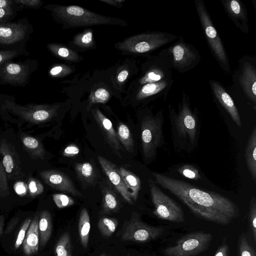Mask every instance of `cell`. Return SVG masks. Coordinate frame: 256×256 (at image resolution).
<instances>
[{
	"label": "cell",
	"mask_w": 256,
	"mask_h": 256,
	"mask_svg": "<svg viewBox=\"0 0 256 256\" xmlns=\"http://www.w3.org/2000/svg\"><path fill=\"white\" fill-rule=\"evenodd\" d=\"M155 184L176 196L196 216L226 226L240 214L236 203L218 193L206 191L185 181L153 172Z\"/></svg>",
	"instance_id": "1"
},
{
	"label": "cell",
	"mask_w": 256,
	"mask_h": 256,
	"mask_svg": "<svg viewBox=\"0 0 256 256\" xmlns=\"http://www.w3.org/2000/svg\"><path fill=\"white\" fill-rule=\"evenodd\" d=\"M169 120L172 144L175 150L190 153L198 143L200 124L196 110L192 111L189 101L183 93L182 100L176 112L168 106Z\"/></svg>",
	"instance_id": "2"
},
{
	"label": "cell",
	"mask_w": 256,
	"mask_h": 256,
	"mask_svg": "<svg viewBox=\"0 0 256 256\" xmlns=\"http://www.w3.org/2000/svg\"><path fill=\"white\" fill-rule=\"evenodd\" d=\"M48 6L56 18L66 26L76 28L98 24H126V22L120 19L102 16L79 6L54 5Z\"/></svg>",
	"instance_id": "3"
},
{
	"label": "cell",
	"mask_w": 256,
	"mask_h": 256,
	"mask_svg": "<svg viewBox=\"0 0 256 256\" xmlns=\"http://www.w3.org/2000/svg\"><path fill=\"white\" fill-rule=\"evenodd\" d=\"M164 117L162 111L156 116H145L140 124L142 150L144 161L152 162L157 155L158 148L164 144L163 131Z\"/></svg>",
	"instance_id": "4"
},
{
	"label": "cell",
	"mask_w": 256,
	"mask_h": 256,
	"mask_svg": "<svg viewBox=\"0 0 256 256\" xmlns=\"http://www.w3.org/2000/svg\"><path fill=\"white\" fill-rule=\"evenodd\" d=\"M1 108L24 122L35 124L48 122L56 114L55 107L34 104L22 106L8 98L4 100Z\"/></svg>",
	"instance_id": "5"
},
{
	"label": "cell",
	"mask_w": 256,
	"mask_h": 256,
	"mask_svg": "<svg viewBox=\"0 0 256 256\" xmlns=\"http://www.w3.org/2000/svg\"><path fill=\"white\" fill-rule=\"evenodd\" d=\"M176 38L162 32H152L132 36L116 44L118 49L129 52L144 53L156 50Z\"/></svg>",
	"instance_id": "6"
},
{
	"label": "cell",
	"mask_w": 256,
	"mask_h": 256,
	"mask_svg": "<svg viewBox=\"0 0 256 256\" xmlns=\"http://www.w3.org/2000/svg\"><path fill=\"white\" fill-rule=\"evenodd\" d=\"M148 182L151 199L154 207L153 214L165 220L178 223L184 222V214L181 206L161 190L154 180H150Z\"/></svg>",
	"instance_id": "7"
},
{
	"label": "cell",
	"mask_w": 256,
	"mask_h": 256,
	"mask_svg": "<svg viewBox=\"0 0 256 256\" xmlns=\"http://www.w3.org/2000/svg\"><path fill=\"white\" fill-rule=\"evenodd\" d=\"M212 236L204 232L186 234L176 242L173 246L164 250L166 256H194L205 251L209 247Z\"/></svg>",
	"instance_id": "8"
},
{
	"label": "cell",
	"mask_w": 256,
	"mask_h": 256,
	"mask_svg": "<svg viewBox=\"0 0 256 256\" xmlns=\"http://www.w3.org/2000/svg\"><path fill=\"white\" fill-rule=\"evenodd\" d=\"M164 231L163 228L152 226L144 222L140 216L133 212L130 219L124 222L120 237L122 241L142 243L156 240Z\"/></svg>",
	"instance_id": "9"
},
{
	"label": "cell",
	"mask_w": 256,
	"mask_h": 256,
	"mask_svg": "<svg viewBox=\"0 0 256 256\" xmlns=\"http://www.w3.org/2000/svg\"><path fill=\"white\" fill-rule=\"evenodd\" d=\"M194 2L200 20L209 46L220 64L225 70L228 71L229 64L224 48L206 10L204 2L201 0H195Z\"/></svg>",
	"instance_id": "10"
},
{
	"label": "cell",
	"mask_w": 256,
	"mask_h": 256,
	"mask_svg": "<svg viewBox=\"0 0 256 256\" xmlns=\"http://www.w3.org/2000/svg\"><path fill=\"white\" fill-rule=\"evenodd\" d=\"M170 65L179 72H185L194 67L200 60L198 52L192 46L178 42L168 48Z\"/></svg>",
	"instance_id": "11"
},
{
	"label": "cell",
	"mask_w": 256,
	"mask_h": 256,
	"mask_svg": "<svg viewBox=\"0 0 256 256\" xmlns=\"http://www.w3.org/2000/svg\"><path fill=\"white\" fill-rule=\"evenodd\" d=\"M29 63L8 62L0 66V82L14 86H24L32 72Z\"/></svg>",
	"instance_id": "12"
},
{
	"label": "cell",
	"mask_w": 256,
	"mask_h": 256,
	"mask_svg": "<svg viewBox=\"0 0 256 256\" xmlns=\"http://www.w3.org/2000/svg\"><path fill=\"white\" fill-rule=\"evenodd\" d=\"M98 161L104 172L124 199L132 204L130 192L125 186L120 172V168L106 158L98 156Z\"/></svg>",
	"instance_id": "13"
},
{
	"label": "cell",
	"mask_w": 256,
	"mask_h": 256,
	"mask_svg": "<svg viewBox=\"0 0 256 256\" xmlns=\"http://www.w3.org/2000/svg\"><path fill=\"white\" fill-rule=\"evenodd\" d=\"M44 182L58 190L67 192L76 196H82L71 180L64 174L56 170H46L40 172Z\"/></svg>",
	"instance_id": "14"
},
{
	"label": "cell",
	"mask_w": 256,
	"mask_h": 256,
	"mask_svg": "<svg viewBox=\"0 0 256 256\" xmlns=\"http://www.w3.org/2000/svg\"><path fill=\"white\" fill-rule=\"evenodd\" d=\"M0 154L2 164L8 177L10 179L17 178L22 174L20 162L14 148L5 140L0 144Z\"/></svg>",
	"instance_id": "15"
},
{
	"label": "cell",
	"mask_w": 256,
	"mask_h": 256,
	"mask_svg": "<svg viewBox=\"0 0 256 256\" xmlns=\"http://www.w3.org/2000/svg\"><path fill=\"white\" fill-rule=\"evenodd\" d=\"M28 26L20 22L0 23V45L16 44L28 35Z\"/></svg>",
	"instance_id": "16"
},
{
	"label": "cell",
	"mask_w": 256,
	"mask_h": 256,
	"mask_svg": "<svg viewBox=\"0 0 256 256\" xmlns=\"http://www.w3.org/2000/svg\"><path fill=\"white\" fill-rule=\"evenodd\" d=\"M210 82L213 92L218 102L226 110L234 123L238 126H242L240 115L230 96L218 82L210 80Z\"/></svg>",
	"instance_id": "17"
},
{
	"label": "cell",
	"mask_w": 256,
	"mask_h": 256,
	"mask_svg": "<svg viewBox=\"0 0 256 256\" xmlns=\"http://www.w3.org/2000/svg\"><path fill=\"white\" fill-rule=\"evenodd\" d=\"M94 116L106 142L114 153L121 158L120 142L111 121L98 110L96 111Z\"/></svg>",
	"instance_id": "18"
},
{
	"label": "cell",
	"mask_w": 256,
	"mask_h": 256,
	"mask_svg": "<svg viewBox=\"0 0 256 256\" xmlns=\"http://www.w3.org/2000/svg\"><path fill=\"white\" fill-rule=\"evenodd\" d=\"M222 2L228 16L236 25L243 32L248 33V16L244 6L236 0H226Z\"/></svg>",
	"instance_id": "19"
},
{
	"label": "cell",
	"mask_w": 256,
	"mask_h": 256,
	"mask_svg": "<svg viewBox=\"0 0 256 256\" xmlns=\"http://www.w3.org/2000/svg\"><path fill=\"white\" fill-rule=\"evenodd\" d=\"M240 82L248 98L256 104V70L251 64L246 63L240 76Z\"/></svg>",
	"instance_id": "20"
},
{
	"label": "cell",
	"mask_w": 256,
	"mask_h": 256,
	"mask_svg": "<svg viewBox=\"0 0 256 256\" xmlns=\"http://www.w3.org/2000/svg\"><path fill=\"white\" fill-rule=\"evenodd\" d=\"M38 216H36L30 224L22 242L23 251L28 256L36 253L38 250Z\"/></svg>",
	"instance_id": "21"
},
{
	"label": "cell",
	"mask_w": 256,
	"mask_h": 256,
	"mask_svg": "<svg viewBox=\"0 0 256 256\" xmlns=\"http://www.w3.org/2000/svg\"><path fill=\"white\" fill-rule=\"evenodd\" d=\"M244 156L252 179L256 180V126H254L247 141Z\"/></svg>",
	"instance_id": "22"
},
{
	"label": "cell",
	"mask_w": 256,
	"mask_h": 256,
	"mask_svg": "<svg viewBox=\"0 0 256 256\" xmlns=\"http://www.w3.org/2000/svg\"><path fill=\"white\" fill-rule=\"evenodd\" d=\"M172 82V78H166L156 82L146 84L140 89L137 98L140 100L161 93L164 94L168 91Z\"/></svg>",
	"instance_id": "23"
},
{
	"label": "cell",
	"mask_w": 256,
	"mask_h": 256,
	"mask_svg": "<svg viewBox=\"0 0 256 256\" xmlns=\"http://www.w3.org/2000/svg\"><path fill=\"white\" fill-rule=\"evenodd\" d=\"M40 244L43 248L50 240L52 233V220L50 213L46 210L41 212L38 222Z\"/></svg>",
	"instance_id": "24"
},
{
	"label": "cell",
	"mask_w": 256,
	"mask_h": 256,
	"mask_svg": "<svg viewBox=\"0 0 256 256\" xmlns=\"http://www.w3.org/2000/svg\"><path fill=\"white\" fill-rule=\"evenodd\" d=\"M120 172L125 186L130 192L132 200L136 202L140 188V180L139 177L122 167L120 168Z\"/></svg>",
	"instance_id": "25"
},
{
	"label": "cell",
	"mask_w": 256,
	"mask_h": 256,
	"mask_svg": "<svg viewBox=\"0 0 256 256\" xmlns=\"http://www.w3.org/2000/svg\"><path fill=\"white\" fill-rule=\"evenodd\" d=\"M21 140L24 149L32 158H44L45 151L38 140L26 135H22Z\"/></svg>",
	"instance_id": "26"
},
{
	"label": "cell",
	"mask_w": 256,
	"mask_h": 256,
	"mask_svg": "<svg viewBox=\"0 0 256 256\" xmlns=\"http://www.w3.org/2000/svg\"><path fill=\"white\" fill-rule=\"evenodd\" d=\"M120 210V202L116 194L109 188L102 190L101 212L104 214H111Z\"/></svg>",
	"instance_id": "27"
},
{
	"label": "cell",
	"mask_w": 256,
	"mask_h": 256,
	"mask_svg": "<svg viewBox=\"0 0 256 256\" xmlns=\"http://www.w3.org/2000/svg\"><path fill=\"white\" fill-rule=\"evenodd\" d=\"M78 229L80 243L83 248L86 249L88 246L90 222L88 212L86 208H82L81 210L78 220Z\"/></svg>",
	"instance_id": "28"
},
{
	"label": "cell",
	"mask_w": 256,
	"mask_h": 256,
	"mask_svg": "<svg viewBox=\"0 0 256 256\" xmlns=\"http://www.w3.org/2000/svg\"><path fill=\"white\" fill-rule=\"evenodd\" d=\"M118 225V220L114 218L101 217L98 222V228L102 236L108 238L116 231Z\"/></svg>",
	"instance_id": "29"
},
{
	"label": "cell",
	"mask_w": 256,
	"mask_h": 256,
	"mask_svg": "<svg viewBox=\"0 0 256 256\" xmlns=\"http://www.w3.org/2000/svg\"><path fill=\"white\" fill-rule=\"evenodd\" d=\"M117 137L125 150L128 152L134 150V140L130 129L125 124L120 122L117 128Z\"/></svg>",
	"instance_id": "30"
},
{
	"label": "cell",
	"mask_w": 256,
	"mask_h": 256,
	"mask_svg": "<svg viewBox=\"0 0 256 256\" xmlns=\"http://www.w3.org/2000/svg\"><path fill=\"white\" fill-rule=\"evenodd\" d=\"M56 256H72V244L70 236L65 232L59 238L54 247Z\"/></svg>",
	"instance_id": "31"
},
{
	"label": "cell",
	"mask_w": 256,
	"mask_h": 256,
	"mask_svg": "<svg viewBox=\"0 0 256 256\" xmlns=\"http://www.w3.org/2000/svg\"><path fill=\"white\" fill-rule=\"evenodd\" d=\"M75 168L77 175L81 180L90 182L94 179V170L90 162L77 163Z\"/></svg>",
	"instance_id": "32"
},
{
	"label": "cell",
	"mask_w": 256,
	"mask_h": 256,
	"mask_svg": "<svg viewBox=\"0 0 256 256\" xmlns=\"http://www.w3.org/2000/svg\"><path fill=\"white\" fill-rule=\"evenodd\" d=\"M48 48L55 54L70 60H78V55L66 48L54 44H49Z\"/></svg>",
	"instance_id": "33"
},
{
	"label": "cell",
	"mask_w": 256,
	"mask_h": 256,
	"mask_svg": "<svg viewBox=\"0 0 256 256\" xmlns=\"http://www.w3.org/2000/svg\"><path fill=\"white\" fill-rule=\"evenodd\" d=\"M178 172L187 178L197 180L202 178L198 170L194 166L186 164L178 168Z\"/></svg>",
	"instance_id": "34"
},
{
	"label": "cell",
	"mask_w": 256,
	"mask_h": 256,
	"mask_svg": "<svg viewBox=\"0 0 256 256\" xmlns=\"http://www.w3.org/2000/svg\"><path fill=\"white\" fill-rule=\"evenodd\" d=\"M238 246L240 256H256L254 249L244 236H240Z\"/></svg>",
	"instance_id": "35"
},
{
	"label": "cell",
	"mask_w": 256,
	"mask_h": 256,
	"mask_svg": "<svg viewBox=\"0 0 256 256\" xmlns=\"http://www.w3.org/2000/svg\"><path fill=\"white\" fill-rule=\"evenodd\" d=\"M52 198L56 206L59 208L70 206L74 204V200L72 198L64 194H54Z\"/></svg>",
	"instance_id": "36"
},
{
	"label": "cell",
	"mask_w": 256,
	"mask_h": 256,
	"mask_svg": "<svg viewBox=\"0 0 256 256\" xmlns=\"http://www.w3.org/2000/svg\"><path fill=\"white\" fill-rule=\"evenodd\" d=\"M28 182V192L30 196L35 197L43 192L44 189L43 185L37 179L30 178Z\"/></svg>",
	"instance_id": "37"
},
{
	"label": "cell",
	"mask_w": 256,
	"mask_h": 256,
	"mask_svg": "<svg viewBox=\"0 0 256 256\" xmlns=\"http://www.w3.org/2000/svg\"><path fill=\"white\" fill-rule=\"evenodd\" d=\"M250 222L254 241L256 240V199L252 196L250 202Z\"/></svg>",
	"instance_id": "38"
},
{
	"label": "cell",
	"mask_w": 256,
	"mask_h": 256,
	"mask_svg": "<svg viewBox=\"0 0 256 256\" xmlns=\"http://www.w3.org/2000/svg\"><path fill=\"white\" fill-rule=\"evenodd\" d=\"M9 194L7 176L2 162H0V196Z\"/></svg>",
	"instance_id": "39"
},
{
	"label": "cell",
	"mask_w": 256,
	"mask_h": 256,
	"mask_svg": "<svg viewBox=\"0 0 256 256\" xmlns=\"http://www.w3.org/2000/svg\"><path fill=\"white\" fill-rule=\"evenodd\" d=\"M31 220L29 218L26 219L23 223L16 239L14 248L16 249L18 248L23 242L26 232L28 230V226L30 224Z\"/></svg>",
	"instance_id": "40"
},
{
	"label": "cell",
	"mask_w": 256,
	"mask_h": 256,
	"mask_svg": "<svg viewBox=\"0 0 256 256\" xmlns=\"http://www.w3.org/2000/svg\"><path fill=\"white\" fill-rule=\"evenodd\" d=\"M92 31L86 32L75 39L74 43L80 46L90 47L92 42Z\"/></svg>",
	"instance_id": "41"
},
{
	"label": "cell",
	"mask_w": 256,
	"mask_h": 256,
	"mask_svg": "<svg viewBox=\"0 0 256 256\" xmlns=\"http://www.w3.org/2000/svg\"><path fill=\"white\" fill-rule=\"evenodd\" d=\"M110 97V94L108 92L102 88L97 89L92 98L93 102H106Z\"/></svg>",
	"instance_id": "42"
},
{
	"label": "cell",
	"mask_w": 256,
	"mask_h": 256,
	"mask_svg": "<svg viewBox=\"0 0 256 256\" xmlns=\"http://www.w3.org/2000/svg\"><path fill=\"white\" fill-rule=\"evenodd\" d=\"M20 54V50H17L0 51V66L9 62Z\"/></svg>",
	"instance_id": "43"
},
{
	"label": "cell",
	"mask_w": 256,
	"mask_h": 256,
	"mask_svg": "<svg viewBox=\"0 0 256 256\" xmlns=\"http://www.w3.org/2000/svg\"><path fill=\"white\" fill-rule=\"evenodd\" d=\"M14 6L0 8V23L6 22L14 14Z\"/></svg>",
	"instance_id": "44"
},
{
	"label": "cell",
	"mask_w": 256,
	"mask_h": 256,
	"mask_svg": "<svg viewBox=\"0 0 256 256\" xmlns=\"http://www.w3.org/2000/svg\"><path fill=\"white\" fill-rule=\"evenodd\" d=\"M79 152L80 149L78 147L76 144H72L68 145L64 148L62 154L64 156L70 157L77 155Z\"/></svg>",
	"instance_id": "45"
},
{
	"label": "cell",
	"mask_w": 256,
	"mask_h": 256,
	"mask_svg": "<svg viewBox=\"0 0 256 256\" xmlns=\"http://www.w3.org/2000/svg\"><path fill=\"white\" fill-rule=\"evenodd\" d=\"M14 2L16 5L30 8L37 7L41 4V1L39 0H14Z\"/></svg>",
	"instance_id": "46"
},
{
	"label": "cell",
	"mask_w": 256,
	"mask_h": 256,
	"mask_svg": "<svg viewBox=\"0 0 256 256\" xmlns=\"http://www.w3.org/2000/svg\"><path fill=\"white\" fill-rule=\"evenodd\" d=\"M14 188L17 194L20 196H24L26 193L28 187L23 182H19L15 184Z\"/></svg>",
	"instance_id": "47"
},
{
	"label": "cell",
	"mask_w": 256,
	"mask_h": 256,
	"mask_svg": "<svg viewBox=\"0 0 256 256\" xmlns=\"http://www.w3.org/2000/svg\"><path fill=\"white\" fill-rule=\"evenodd\" d=\"M229 246L226 242H223L216 251L214 256H228Z\"/></svg>",
	"instance_id": "48"
},
{
	"label": "cell",
	"mask_w": 256,
	"mask_h": 256,
	"mask_svg": "<svg viewBox=\"0 0 256 256\" xmlns=\"http://www.w3.org/2000/svg\"><path fill=\"white\" fill-rule=\"evenodd\" d=\"M14 4V0H0V8H10Z\"/></svg>",
	"instance_id": "49"
},
{
	"label": "cell",
	"mask_w": 256,
	"mask_h": 256,
	"mask_svg": "<svg viewBox=\"0 0 256 256\" xmlns=\"http://www.w3.org/2000/svg\"><path fill=\"white\" fill-rule=\"evenodd\" d=\"M63 67L62 66H56L52 68L50 71V74L52 76H56L62 72Z\"/></svg>",
	"instance_id": "50"
},
{
	"label": "cell",
	"mask_w": 256,
	"mask_h": 256,
	"mask_svg": "<svg viewBox=\"0 0 256 256\" xmlns=\"http://www.w3.org/2000/svg\"><path fill=\"white\" fill-rule=\"evenodd\" d=\"M128 73L126 70H123L121 71L118 76V80L120 82H124L128 78Z\"/></svg>",
	"instance_id": "51"
},
{
	"label": "cell",
	"mask_w": 256,
	"mask_h": 256,
	"mask_svg": "<svg viewBox=\"0 0 256 256\" xmlns=\"http://www.w3.org/2000/svg\"><path fill=\"white\" fill-rule=\"evenodd\" d=\"M102 2H106L110 4L116 6H118V4H120L122 2H124V0H101Z\"/></svg>",
	"instance_id": "52"
},
{
	"label": "cell",
	"mask_w": 256,
	"mask_h": 256,
	"mask_svg": "<svg viewBox=\"0 0 256 256\" xmlns=\"http://www.w3.org/2000/svg\"><path fill=\"white\" fill-rule=\"evenodd\" d=\"M1 222V220H0V234H1V232H2V223L0 222Z\"/></svg>",
	"instance_id": "53"
},
{
	"label": "cell",
	"mask_w": 256,
	"mask_h": 256,
	"mask_svg": "<svg viewBox=\"0 0 256 256\" xmlns=\"http://www.w3.org/2000/svg\"><path fill=\"white\" fill-rule=\"evenodd\" d=\"M100 256H107L106 254H102L100 255Z\"/></svg>",
	"instance_id": "54"
}]
</instances>
